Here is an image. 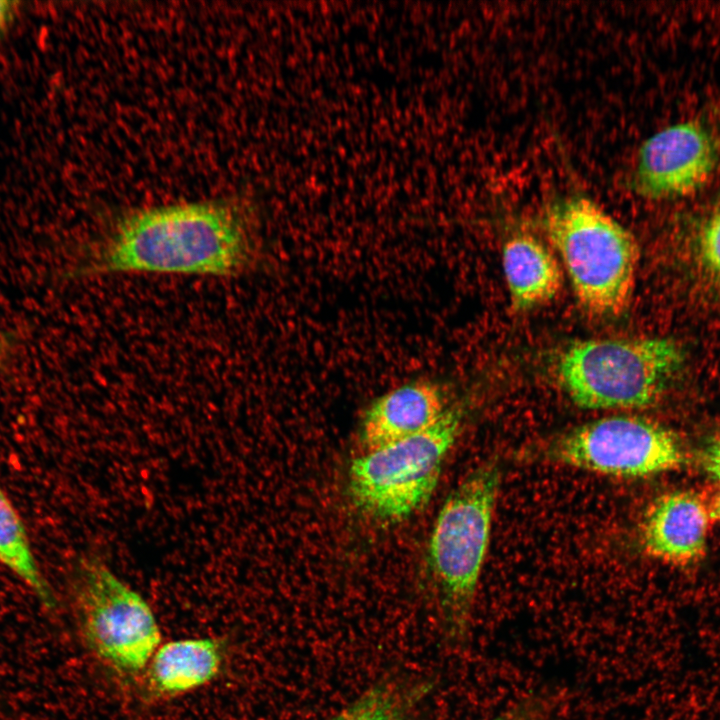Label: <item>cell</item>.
<instances>
[{"label": "cell", "mask_w": 720, "mask_h": 720, "mask_svg": "<svg viewBox=\"0 0 720 720\" xmlns=\"http://www.w3.org/2000/svg\"><path fill=\"white\" fill-rule=\"evenodd\" d=\"M245 214L226 202L180 203L135 211L86 248L85 275L236 276L254 263Z\"/></svg>", "instance_id": "obj_1"}, {"label": "cell", "mask_w": 720, "mask_h": 720, "mask_svg": "<svg viewBox=\"0 0 720 720\" xmlns=\"http://www.w3.org/2000/svg\"><path fill=\"white\" fill-rule=\"evenodd\" d=\"M501 483L495 460L469 472L443 503L427 561L446 633L462 640L471 626Z\"/></svg>", "instance_id": "obj_2"}, {"label": "cell", "mask_w": 720, "mask_h": 720, "mask_svg": "<svg viewBox=\"0 0 720 720\" xmlns=\"http://www.w3.org/2000/svg\"><path fill=\"white\" fill-rule=\"evenodd\" d=\"M545 228L584 309L598 316L623 312L638 263L633 235L594 201L578 195L554 203Z\"/></svg>", "instance_id": "obj_3"}, {"label": "cell", "mask_w": 720, "mask_h": 720, "mask_svg": "<svg viewBox=\"0 0 720 720\" xmlns=\"http://www.w3.org/2000/svg\"><path fill=\"white\" fill-rule=\"evenodd\" d=\"M683 364L680 345L669 338L591 339L560 353L556 375L582 408H640L664 394Z\"/></svg>", "instance_id": "obj_4"}, {"label": "cell", "mask_w": 720, "mask_h": 720, "mask_svg": "<svg viewBox=\"0 0 720 720\" xmlns=\"http://www.w3.org/2000/svg\"><path fill=\"white\" fill-rule=\"evenodd\" d=\"M461 426L460 410L447 409L429 429L354 459L348 488L355 506L383 522L399 521L419 510L435 490Z\"/></svg>", "instance_id": "obj_5"}, {"label": "cell", "mask_w": 720, "mask_h": 720, "mask_svg": "<svg viewBox=\"0 0 720 720\" xmlns=\"http://www.w3.org/2000/svg\"><path fill=\"white\" fill-rule=\"evenodd\" d=\"M83 638L92 654L121 677L144 673L161 632L144 598L100 560L83 567L77 588Z\"/></svg>", "instance_id": "obj_6"}, {"label": "cell", "mask_w": 720, "mask_h": 720, "mask_svg": "<svg viewBox=\"0 0 720 720\" xmlns=\"http://www.w3.org/2000/svg\"><path fill=\"white\" fill-rule=\"evenodd\" d=\"M542 455L554 463L621 478H639L686 463V454L666 427L636 416H612L568 430L550 440Z\"/></svg>", "instance_id": "obj_7"}, {"label": "cell", "mask_w": 720, "mask_h": 720, "mask_svg": "<svg viewBox=\"0 0 720 720\" xmlns=\"http://www.w3.org/2000/svg\"><path fill=\"white\" fill-rule=\"evenodd\" d=\"M718 159L716 142L701 123L667 126L639 147L628 185L648 199L688 195L711 176Z\"/></svg>", "instance_id": "obj_8"}, {"label": "cell", "mask_w": 720, "mask_h": 720, "mask_svg": "<svg viewBox=\"0 0 720 720\" xmlns=\"http://www.w3.org/2000/svg\"><path fill=\"white\" fill-rule=\"evenodd\" d=\"M710 519L704 503L693 492L661 495L642 518V547L649 556L665 563H693L705 553Z\"/></svg>", "instance_id": "obj_9"}, {"label": "cell", "mask_w": 720, "mask_h": 720, "mask_svg": "<svg viewBox=\"0 0 720 720\" xmlns=\"http://www.w3.org/2000/svg\"><path fill=\"white\" fill-rule=\"evenodd\" d=\"M446 410L440 389L429 381L407 383L383 394L362 420L365 452L429 429Z\"/></svg>", "instance_id": "obj_10"}, {"label": "cell", "mask_w": 720, "mask_h": 720, "mask_svg": "<svg viewBox=\"0 0 720 720\" xmlns=\"http://www.w3.org/2000/svg\"><path fill=\"white\" fill-rule=\"evenodd\" d=\"M222 656L219 643L211 638H186L161 644L144 671L147 689L160 698L198 689L217 676Z\"/></svg>", "instance_id": "obj_11"}, {"label": "cell", "mask_w": 720, "mask_h": 720, "mask_svg": "<svg viewBox=\"0 0 720 720\" xmlns=\"http://www.w3.org/2000/svg\"><path fill=\"white\" fill-rule=\"evenodd\" d=\"M502 263L511 303L527 310L551 300L562 284L557 260L530 234H517L504 245Z\"/></svg>", "instance_id": "obj_12"}, {"label": "cell", "mask_w": 720, "mask_h": 720, "mask_svg": "<svg viewBox=\"0 0 720 720\" xmlns=\"http://www.w3.org/2000/svg\"><path fill=\"white\" fill-rule=\"evenodd\" d=\"M0 563L50 606L52 594L38 569L21 518L0 489Z\"/></svg>", "instance_id": "obj_13"}, {"label": "cell", "mask_w": 720, "mask_h": 720, "mask_svg": "<svg viewBox=\"0 0 720 720\" xmlns=\"http://www.w3.org/2000/svg\"><path fill=\"white\" fill-rule=\"evenodd\" d=\"M408 694L392 683L375 686L328 720H409Z\"/></svg>", "instance_id": "obj_14"}, {"label": "cell", "mask_w": 720, "mask_h": 720, "mask_svg": "<svg viewBox=\"0 0 720 720\" xmlns=\"http://www.w3.org/2000/svg\"><path fill=\"white\" fill-rule=\"evenodd\" d=\"M697 249L704 269L720 281V201L699 231Z\"/></svg>", "instance_id": "obj_15"}, {"label": "cell", "mask_w": 720, "mask_h": 720, "mask_svg": "<svg viewBox=\"0 0 720 720\" xmlns=\"http://www.w3.org/2000/svg\"><path fill=\"white\" fill-rule=\"evenodd\" d=\"M547 704L543 698L527 697L488 720H543Z\"/></svg>", "instance_id": "obj_16"}, {"label": "cell", "mask_w": 720, "mask_h": 720, "mask_svg": "<svg viewBox=\"0 0 720 720\" xmlns=\"http://www.w3.org/2000/svg\"><path fill=\"white\" fill-rule=\"evenodd\" d=\"M704 470L714 479L720 481V437L712 441L702 456Z\"/></svg>", "instance_id": "obj_17"}, {"label": "cell", "mask_w": 720, "mask_h": 720, "mask_svg": "<svg viewBox=\"0 0 720 720\" xmlns=\"http://www.w3.org/2000/svg\"><path fill=\"white\" fill-rule=\"evenodd\" d=\"M18 4V2L12 0H0V39L12 22Z\"/></svg>", "instance_id": "obj_18"}, {"label": "cell", "mask_w": 720, "mask_h": 720, "mask_svg": "<svg viewBox=\"0 0 720 720\" xmlns=\"http://www.w3.org/2000/svg\"><path fill=\"white\" fill-rule=\"evenodd\" d=\"M710 518L713 520H720V493L715 498L712 508L709 511Z\"/></svg>", "instance_id": "obj_19"}]
</instances>
